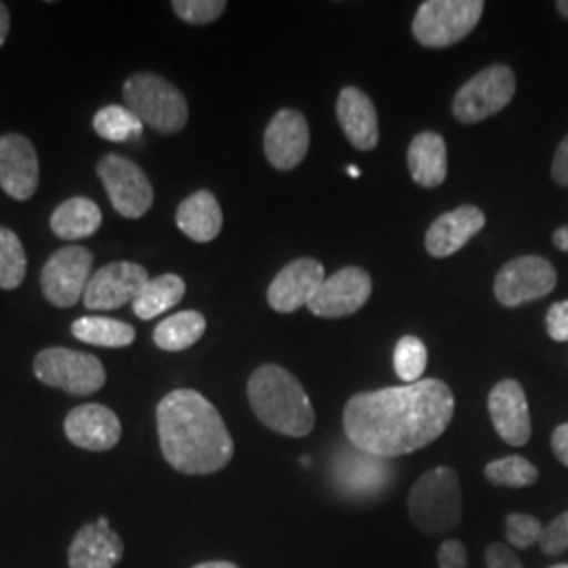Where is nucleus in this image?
Masks as SVG:
<instances>
[{"label":"nucleus","mask_w":568,"mask_h":568,"mask_svg":"<svg viewBox=\"0 0 568 568\" xmlns=\"http://www.w3.org/2000/svg\"><path fill=\"white\" fill-rule=\"evenodd\" d=\"M453 415L450 387L440 379H422L352 396L344 408V429L352 447L396 459L438 440Z\"/></svg>","instance_id":"obj_1"},{"label":"nucleus","mask_w":568,"mask_h":568,"mask_svg":"<svg viewBox=\"0 0 568 568\" xmlns=\"http://www.w3.org/2000/svg\"><path fill=\"white\" fill-rule=\"evenodd\" d=\"M156 424L163 457L180 474H215L234 457V440L220 410L196 389L166 394L156 406Z\"/></svg>","instance_id":"obj_2"},{"label":"nucleus","mask_w":568,"mask_h":568,"mask_svg":"<svg viewBox=\"0 0 568 568\" xmlns=\"http://www.w3.org/2000/svg\"><path fill=\"white\" fill-rule=\"evenodd\" d=\"M255 417L267 429L288 438H304L316 424V413L295 375L278 365L260 366L246 384Z\"/></svg>","instance_id":"obj_3"},{"label":"nucleus","mask_w":568,"mask_h":568,"mask_svg":"<svg viewBox=\"0 0 568 568\" xmlns=\"http://www.w3.org/2000/svg\"><path fill=\"white\" fill-rule=\"evenodd\" d=\"M413 525L424 535H445L462 525V483L453 467H434L410 488L406 499Z\"/></svg>","instance_id":"obj_4"},{"label":"nucleus","mask_w":568,"mask_h":568,"mask_svg":"<svg viewBox=\"0 0 568 568\" xmlns=\"http://www.w3.org/2000/svg\"><path fill=\"white\" fill-rule=\"evenodd\" d=\"M126 108L145 124L163 135L180 133L190 110L182 91L154 72H138L122 87Z\"/></svg>","instance_id":"obj_5"},{"label":"nucleus","mask_w":568,"mask_h":568,"mask_svg":"<svg viewBox=\"0 0 568 568\" xmlns=\"http://www.w3.org/2000/svg\"><path fill=\"white\" fill-rule=\"evenodd\" d=\"M485 13L483 0H427L413 20V37L429 49L464 41Z\"/></svg>","instance_id":"obj_6"},{"label":"nucleus","mask_w":568,"mask_h":568,"mask_svg":"<svg viewBox=\"0 0 568 568\" xmlns=\"http://www.w3.org/2000/svg\"><path fill=\"white\" fill-rule=\"evenodd\" d=\"M37 379L70 396H91L105 386V368L93 354L70 347H47L34 358Z\"/></svg>","instance_id":"obj_7"},{"label":"nucleus","mask_w":568,"mask_h":568,"mask_svg":"<svg viewBox=\"0 0 568 568\" xmlns=\"http://www.w3.org/2000/svg\"><path fill=\"white\" fill-rule=\"evenodd\" d=\"M516 93V77L506 63L488 65L457 91L453 114L464 124L485 121L499 114Z\"/></svg>","instance_id":"obj_8"},{"label":"nucleus","mask_w":568,"mask_h":568,"mask_svg":"<svg viewBox=\"0 0 568 568\" xmlns=\"http://www.w3.org/2000/svg\"><path fill=\"white\" fill-rule=\"evenodd\" d=\"M98 175L110 196V203L126 220H140L154 203V187L140 164L105 154L98 164Z\"/></svg>","instance_id":"obj_9"},{"label":"nucleus","mask_w":568,"mask_h":568,"mask_svg":"<svg viewBox=\"0 0 568 568\" xmlns=\"http://www.w3.org/2000/svg\"><path fill=\"white\" fill-rule=\"evenodd\" d=\"M93 253L84 246L72 244L55 251L41 272V286L47 302L55 307H72L84 297L91 281Z\"/></svg>","instance_id":"obj_10"},{"label":"nucleus","mask_w":568,"mask_h":568,"mask_svg":"<svg viewBox=\"0 0 568 568\" xmlns=\"http://www.w3.org/2000/svg\"><path fill=\"white\" fill-rule=\"evenodd\" d=\"M558 283L556 267L537 255L516 257L504 265L495 278V297L506 307L537 302L549 295Z\"/></svg>","instance_id":"obj_11"},{"label":"nucleus","mask_w":568,"mask_h":568,"mask_svg":"<svg viewBox=\"0 0 568 568\" xmlns=\"http://www.w3.org/2000/svg\"><path fill=\"white\" fill-rule=\"evenodd\" d=\"M373 293V281L363 267L347 265L325 278L307 310L321 318H344L358 312Z\"/></svg>","instance_id":"obj_12"},{"label":"nucleus","mask_w":568,"mask_h":568,"mask_svg":"<svg viewBox=\"0 0 568 568\" xmlns=\"http://www.w3.org/2000/svg\"><path fill=\"white\" fill-rule=\"evenodd\" d=\"M150 281L148 270L133 262H114L100 267L87 284L82 302L93 312L116 310L133 304L143 284Z\"/></svg>","instance_id":"obj_13"},{"label":"nucleus","mask_w":568,"mask_h":568,"mask_svg":"<svg viewBox=\"0 0 568 568\" xmlns=\"http://www.w3.org/2000/svg\"><path fill=\"white\" fill-rule=\"evenodd\" d=\"M41 182L39 154L32 142L20 133L0 138V187L16 201H28Z\"/></svg>","instance_id":"obj_14"},{"label":"nucleus","mask_w":568,"mask_h":568,"mask_svg":"<svg viewBox=\"0 0 568 568\" xmlns=\"http://www.w3.org/2000/svg\"><path fill=\"white\" fill-rule=\"evenodd\" d=\"M325 265L312 257L295 260L276 274L267 288V304L274 312L293 314L307 307L321 284L325 283Z\"/></svg>","instance_id":"obj_15"},{"label":"nucleus","mask_w":568,"mask_h":568,"mask_svg":"<svg viewBox=\"0 0 568 568\" xmlns=\"http://www.w3.org/2000/svg\"><path fill=\"white\" fill-rule=\"evenodd\" d=\"M63 432L74 447L103 453L121 443L122 426L119 415L112 408L89 403L72 408L65 415Z\"/></svg>","instance_id":"obj_16"},{"label":"nucleus","mask_w":568,"mask_h":568,"mask_svg":"<svg viewBox=\"0 0 568 568\" xmlns=\"http://www.w3.org/2000/svg\"><path fill=\"white\" fill-rule=\"evenodd\" d=\"M307 150H310V126L302 112L284 108L267 122L264 152L267 163L274 169L291 171L300 166Z\"/></svg>","instance_id":"obj_17"},{"label":"nucleus","mask_w":568,"mask_h":568,"mask_svg":"<svg viewBox=\"0 0 568 568\" xmlns=\"http://www.w3.org/2000/svg\"><path fill=\"white\" fill-rule=\"evenodd\" d=\"M490 422L499 438L509 447H525L530 440V413H528L525 387L516 379H504L488 394Z\"/></svg>","instance_id":"obj_18"},{"label":"nucleus","mask_w":568,"mask_h":568,"mask_svg":"<svg viewBox=\"0 0 568 568\" xmlns=\"http://www.w3.org/2000/svg\"><path fill=\"white\" fill-rule=\"evenodd\" d=\"M124 546L110 520L100 516L95 523L84 525L74 535L68 548L70 568H114L122 560Z\"/></svg>","instance_id":"obj_19"},{"label":"nucleus","mask_w":568,"mask_h":568,"mask_svg":"<svg viewBox=\"0 0 568 568\" xmlns=\"http://www.w3.org/2000/svg\"><path fill=\"white\" fill-rule=\"evenodd\" d=\"M487 224L485 213L478 206L464 204L429 225L426 234V248L432 257H450L462 251Z\"/></svg>","instance_id":"obj_20"},{"label":"nucleus","mask_w":568,"mask_h":568,"mask_svg":"<svg viewBox=\"0 0 568 568\" xmlns=\"http://www.w3.org/2000/svg\"><path fill=\"white\" fill-rule=\"evenodd\" d=\"M333 476L337 487L349 495H375L392 480V466L389 459L352 448L337 453L333 462Z\"/></svg>","instance_id":"obj_21"},{"label":"nucleus","mask_w":568,"mask_h":568,"mask_svg":"<svg viewBox=\"0 0 568 568\" xmlns=\"http://www.w3.org/2000/svg\"><path fill=\"white\" fill-rule=\"evenodd\" d=\"M337 119L344 129L347 142L356 150H373L379 142L377 110L365 91L345 87L337 100Z\"/></svg>","instance_id":"obj_22"},{"label":"nucleus","mask_w":568,"mask_h":568,"mask_svg":"<svg viewBox=\"0 0 568 568\" xmlns=\"http://www.w3.org/2000/svg\"><path fill=\"white\" fill-rule=\"evenodd\" d=\"M406 163L413 182L438 187L447 180V143L434 131L417 133L408 145Z\"/></svg>","instance_id":"obj_23"},{"label":"nucleus","mask_w":568,"mask_h":568,"mask_svg":"<svg viewBox=\"0 0 568 568\" xmlns=\"http://www.w3.org/2000/svg\"><path fill=\"white\" fill-rule=\"evenodd\" d=\"M175 220L178 227L194 243H211L222 232L224 213L209 190H199L180 204Z\"/></svg>","instance_id":"obj_24"},{"label":"nucleus","mask_w":568,"mask_h":568,"mask_svg":"<svg viewBox=\"0 0 568 568\" xmlns=\"http://www.w3.org/2000/svg\"><path fill=\"white\" fill-rule=\"evenodd\" d=\"M102 211L91 199L74 196L61 203L51 215V230L61 241H82L102 225Z\"/></svg>","instance_id":"obj_25"},{"label":"nucleus","mask_w":568,"mask_h":568,"mask_svg":"<svg viewBox=\"0 0 568 568\" xmlns=\"http://www.w3.org/2000/svg\"><path fill=\"white\" fill-rule=\"evenodd\" d=\"M185 295V283L178 274H163L143 284L133 302V312L142 321H152L180 304Z\"/></svg>","instance_id":"obj_26"},{"label":"nucleus","mask_w":568,"mask_h":568,"mask_svg":"<svg viewBox=\"0 0 568 568\" xmlns=\"http://www.w3.org/2000/svg\"><path fill=\"white\" fill-rule=\"evenodd\" d=\"M204 331L206 321L203 314L196 310H183L164 318L163 323L154 328V344L164 352H182L201 342Z\"/></svg>","instance_id":"obj_27"},{"label":"nucleus","mask_w":568,"mask_h":568,"mask_svg":"<svg viewBox=\"0 0 568 568\" xmlns=\"http://www.w3.org/2000/svg\"><path fill=\"white\" fill-rule=\"evenodd\" d=\"M72 335L82 344L100 347H126L138 337L133 326L105 316H82L72 323Z\"/></svg>","instance_id":"obj_28"},{"label":"nucleus","mask_w":568,"mask_h":568,"mask_svg":"<svg viewBox=\"0 0 568 568\" xmlns=\"http://www.w3.org/2000/svg\"><path fill=\"white\" fill-rule=\"evenodd\" d=\"M143 124L126 105H105L95 119L93 129L105 142H133L143 135Z\"/></svg>","instance_id":"obj_29"},{"label":"nucleus","mask_w":568,"mask_h":568,"mask_svg":"<svg viewBox=\"0 0 568 568\" xmlns=\"http://www.w3.org/2000/svg\"><path fill=\"white\" fill-rule=\"evenodd\" d=\"M485 476L493 487L525 488L537 483L539 471L525 457L509 455L487 464Z\"/></svg>","instance_id":"obj_30"},{"label":"nucleus","mask_w":568,"mask_h":568,"mask_svg":"<svg viewBox=\"0 0 568 568\" xmlns=\"http://www.w3.org/2000/svg\"><path fill=\"white\" fill-rule=\"evenodd\" d=\"M26 270L28 260L20 236L9 227H0V288H18L26 278Z\"/></svg>","instance_id":"obj_31"},{"label":"nucleus","mask_w":568,"mask_h":568,"mask_svg":"<svg viewBox=\"0 0 568 568\" xmlns=\"http://www.w3.org/2000/svg\"><path fill=\"white\" fill-rule=\"evenodd\" d=\"M427 366V347L419 337L406 335L394 347V371L405 384L422 382Z\"/></svg>","instance_id":"obj_32"},{"label":"nucleus","mask_w":568,"mask_h":568,"mask_svg":"<svg viewBox=\"0 0 568 568\" xmlns=\"http://www.w3.org/2000/svg\"><path fill=\"white\" fill-rule=\"evenodd\" d=\"M173 11L180 20L192 26H206L220 20L227 9L225 0H173Z\"/></svg>","instance_id":"obj_33"},{"label":"nucleus","mask_w":568,"mask_h":568,"mask_svg":"<svg viewBox=\"0 0 568 568\" xmlns=\"http://www.w3.org/2000/svg\"><path fill=\"white\" fill-rule=\"evenodd\" d=\"M544 527L541 523L530 516V514H509L506 518V535H508L509 546L516 549L532 548L539 544Z\"/></svg>","instance_id":"obj_34"},{"label":"nucleus","mask_w":568,"mask_h":568,"mask_svg":"<svg viewBox=\"0 0 568 568\" xmlns=\"http://www.w3.org/2000/svg\"><path fill=\"white\" fill-rule=\"evenodd\" d=\"M539 548L546 556H560L568 548V511L554 518L548 527H544Z\"/></svg>","instance_id":"obj_35"},{"label":"nucleus","mask_w":568,"mask_h":568,"mask_svg":"<svg viewBox=\"0 0 568 568\" xmlns=\"http://www.w3.org/2000/svg\"><path fill=\"white\" fill-rule=\"evenodd\" d=\"M546 326L554 342H568V300L549 307Z\"/></svg>","instance_id":"obj_36"},{"label":"nucleus","mask_w":568,"mask_h":568,"mask_svg":"<svg viewBox=\"0 0 568 568\" xmlns=\"http://www.w3.org/2000/svg\"><path fill=\"white\" fill-rule=\"evenodd\" d=\"M438 568H467V549L459 539H447L440 546Z\"/></svg>","instance_id":"obj_37"},{"label":"nucleus","mask_w":568,"mask_h":568,"mask_svg":"<svg viewBox=\"0 0 568 568\" xmlns=\"http://www.w3.org/2000/svg\"><path fill=\"white\" fill-rule=\"evenodd\" d=\"M487 568H525L514 549L506 544H493L487 548Z\"/></svg>","instance_id":"obj_38"},{"label":"nucleus","mask_w":568,"mask_h":568,"mask_svg":"<svg viewBox=\"0 0 568 568\" xmlns=\"http://www.w3.org/2000/svg\"><path fill=\"white\" fill-rule=\"evenodd\" d=\"M551 178L554 182L568 187V135L556 150V156L551 163Z\"/></svg>","instance_id":"obj_39"},{"label":"nucleus","mask_w":568,"mask_h":568,"mask_svg":"<svg viewBox=\"0 0 568 568\" xmlns=\"http://www.w3.org/2000/svg\"><path fill=\"white\" fill-rule=\"evenodd\" d=\"M551 448H554V455L558 457V462L568 467V424H562L554 429Z\"/></svg>","instance_id":"obj_40"},{"label":"nucleus","mask_w":568,"mask_h":568,"mask_svg":"<svg viewBox=\"0 0 568 568\" xmlns=\"http://www.w3.org/2000/svg\"><path fill=\"white\" fill-rule=\"evenodd\" d=\"M9 30H11V13H9V7L0 2V47L7 41Z\"/></svg>","instance_id":"obj_41"},{"label":"nucleus","mask_w":568,"mask_h":568,"mask_svg":"<svg viewBox=\"0 0 568 568\" xmlns=\"http://www.w3.org/2000/svg\"><path fill=\"white\" fill-rule=\"evenodd\" d=\"M554 244H556L560 251H567L568 253V225L560 227V230L554 234Z\"/></svg>","instance_id":"obj_42"},{"label":"nucleus","mask_w":568,"mask_h":568,"mask_svg":"<svg viewBox=\"0 0 568 568\" xmlns=\"http://www.w3.org/2000/svg\"><path fill=\"white\" fill-rule=\"evenodd\" d=\"M192 568H241L239 565H234V562H225V560H213V562H201V565H196V567Z\"/></svg>","instance_id":"obj_43"},{"label":"nucleus","mask_w":568,"mask_h":568,"mask_svg":"<svg viewBox=\"0 0 568 568\" xmlns=\"http://www.w3.org/2000/svg\"><path fill=\"white\" fill-rule=\"evenodd\" d=\"M556 9H558V13H560L562 18H567L568 20V0H560V2L556 4Z\"/></svg>","instance_id":"obj_44"},{"label":"nucleus","mask_w":568,"mask_h":568,"mask_svg":"<svg viewBox=\"0 0 568 568\" xmlns=\"http://www.w3.org/2000/svg\"><path fill=\"white\" fill-rule=\"evenodd\" d=\"M347 173H349L352 178H358V175H361V169H358V166H349V169H347Z\"/></svg>","instance_id":"obj_45"},{"label":"nucleus","mask_w":568,"mask_h":568,"mask_svg":"<svg viewBox=\"0 0 568 568\" xmlns=\"http://www.w3.org/2000/svg\"><path fill=\"white\" fill-rule=\"evenodd\" d=\"M310 464H312V459H310V457H302V466L310 467Z\"/></svg>","instance_id":"obj_46"},{"label":"nucleus","mask_w":568,"mask_h":568,"mask_svg":"<svg viewBox=\"0 0 568 568\" xmlns=\"http://www.w3.org/2000/svg\"><path fill=\"white\" fill-rule=\"evenodd\" d=\"M551 568H568V565H556V567H551Z\"/></svg>","instance_id":"obj_47"}]
</instances>
